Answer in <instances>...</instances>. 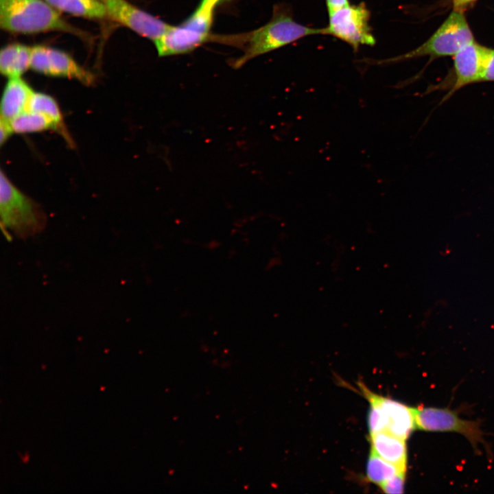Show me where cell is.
Here are the masks:
<instances>
[{
    "mask_svg": "<svg viewBox=\"0 0 494 494\" xmlns=\"http://www.w3.org/2000/svg\"><path fill=\"white\" fill-rule=\"evenodd\" d=\"M323 35V28H314L296 22L291 7L285 3L273 7L270 20L263 26L248 34L243 55L233 61L239 68L251 59L277 50L303 38Z\"/></svg>",
    "mask_w": 494,
    "mask_h": 494,
    "instance_id": "1",
    "label": "cell"
},
{
    "mask_svg": "<svg viewBox=\"0 0 494 494\" xmlns=\"http://www.w3.org/2000/svg\"><path fill=\"white\" fill-rule=\"evenodd\" d=\"M0 26L21 34L51 31L79 34L45 0H0Z\"/></svg>",
    "mask_w": 494,
    "mask_h": 494,
    "instance_id": "2",
    "label": "cell"
},
{
    "mask_svg": "<svg viewBox=\"0 0 494 494\" xmlns=\"http://www.w3.org/2000/svg\"><path fill=\"white\" fill-rule=\"evenodd\" d=\"M0 215L2 230L7 237L10 233L26 239L40 233L47 224V216L41 207L21 191L1 171Z\"/></svg>",
    "mask_w": 494,
    "mask_h": 494,
    "instance_id": "3",
    "label": "cell"
},
{
    "mask_svg": "<svg viewBox=\"0 0 494 494\" xmlns=\"http://www.w3.org/2000/svg\"><path fill=\"white\" fill-rule=\"evenodd\" d=\"M473 36L463 12L454 10L438 30L422 45L401 55L384 60H363L373 64L385 65L425 56H454Z\"/></svg>",
    "mask_w": 494,
    "mask_h": 494,
    "instance_id": "4",
    "label": "cell"
},
{
    "mask_svg": "<svg viewBox=\"0 0 494 494\" xmlns=\"http://www.w3.org/2000/svg\"><path fill=\"white\" fill-rule=\"evenodd\" d=\"M329 14L323 35H329L348 44L354 51L361 46H373L376 39L369 24L370 12L364 2L349 4Z\"/></svg>",
    "mask_w": 494,
    "mask_h": 494,
    "instance_id": "5",
    "label": "cell"
},
{
    "mask_svg": "<svg viewBox=\"0 0 494 494\" xmlns=\"http://www.w3.org/2000/svg\"><path fill=\"white\" fill-rule=\"evenodd\" d=\"M416 427L431 432H454L464 435L477 449L484 443L479 423L461 419L456 412L447 408H414Z\"/></svg>",
    "mask_w": 494,
    "mask_h": 494,
    "instance_id": "6",
    "label": "cell"
},
{
    "mask_svg": "<svg viewBox=\"0 0 494 494\" xmlns=\"http://www.w3.org/2000/svg\"><path fill=\"white\" fill-rule=\"evenodd\" d=\"M103 2L107 16L153 42L170 25L126 0H104Z\"/></svg>",
    "mask_w": 494,
    "mask_h": 494,
    "instance_id": "7",
    "label": "cell"
},
{
    "mask_svg": "<svg viewBox=\"0 0 494 494\" xmlns=\"http://www.w3.org/2000/svg\"><path fill=\"white\" fill-rule=\"evenodd\" d=\"M207 32L187 18L178 25H169L154 43L159 56L189 53L209 40Z\"/></svg>",
    "mask_w": 494,
    "mask_h": 494,
    "instance_id": "8",
    "label": "cell"
},
{
    "mask_svg": "<svg viewBox=\"0 0 494 494\" xmlns=\"http://www.w3.org/2000/svg\"><path fill=\"white\" fill-rule=\"evenodd\" d=\"M487 49L473 40L454 56L456 80L448 96L466 85L480 82Z\"/></svg>",
    "mask_w": 494,
    "mask_h": 494,
    "instance_id": "9",
    "label": "cell"
},
{
    "mask_svg": "<svg viewBox=\"0 0 494 494\" xmlns=\"http://www.w3.org/2000/svg\"><path fill=\"white\" fill-rule=\"evenodd\" d=\"M34 91L21 77L8 78L1 102V119L12 121L26 110Z\"/></svg>",
    "mask_w": 494,
    "mask_h": 494,
    "instance_id": "10",
    "label": "cell"
},
{
    "mask_svg": "<svg viewBox=\"0 0 494 494\" xmlns=\"http://www.w3.org/2000/svg\"><path fill=\"white\" fill-rule=\"evenodd\" d=\"M379 400L386 416L385 431L407 439L416 427L414 408L381 396Z\"/></svg>",
    "mask_w": 494,
    "mask_h": 494,
    "instance_id": "11",
    "label": "cell"
},
{
    "mask_svg": "<svg viewBox=\"0 0 494 494\" xmlns=\"http://www.w3.org/2000/svg\"><path fill=\"white\" fill-rule=\"evenodd\" d=\"M49 76L75 79L87 86L94 83V75L67 53L49 47Z\"/></svg>",
    "mask_w": 494,
    "mask_h": 494,
    "instance_id": "12",
    "label": "cell"
},
{
    "mask_svg": "<svg viewBox=\"0 0 494 494\" xmlns=\"http://www.w3.org/2000/svg\"><path fill=\"white\" fill-rule=\"evenodd\" d=\"M372 449L385 460L406 469L405 440L385 430L370 435Z\"/></svg>",
    "mask_w": 494,
    "mask_h": 494,
    "instance_id": "13",
    "label": "cell"
},
{
    "mask_svg": "<svg viewBox=\"0 0 494 494\" xmlns=\"http://www.w3.org/2000/svg\"><path fill=\"white\" fill-rule=\"evenodd\" d=\"M32 47L21 44H10L1 49L0 71L8 78L21 77L30 69Z\"/></svg>",
    "mask_w": 494,
    "mask_h": 494,
    "instance_id": "14",
    "label": "cell"
},
{
    "mask_svg": "<svg viewBox=\"0 0 494 494\" xmlns=\"http://www.w3.org/2000/svg\"><path fill=\"white\" fill-rule=\"evenodd\" d=\"M59 12L90 19L107 16L105 4L99 0H45Z\"/></svg>",
    "mask_w": 494,
    "mask_h": 494,
    "instance_id": "15",
    "label": "cell"
},
{
    "mask_svg": "<svg viewBox=\"0 0 494 494\" xmlns=\"http://www.w3.org/2000/svg\"><path fill=\"white\" fill-rule=\"evenodd\" d=\"M26 110L43 113L50 118L56 125L58 132L69 143L73 144L64 126L59 105L54 97L46 93L34 91L30 99Z\"/></svg>",
    "mask_w": 494,
    "mask_h": 494,
    "instance_id": "16",
    "label": "cell"
},
{
    "mask_svg": "<svg viewBox=\"0 0 494 494\" xmlns=\"http://www.w3.org/2000/svg\"><path fill=\"white\" fill-rule=\"evenodd\" d=\"M10 124L14 133L39 132L48 130L58 132L55 123L43 113L26 110L16 117Z\"/></svg>",
    "mask_w": 494,
    "mask_h": 494,
    "instance_id": "17",
    "label": "cell"
},
{
    "mask_svg": "<svg viewBox=\"0 0 494 494\" xmlns=\"http://www.w3.org/2000/svg\"><path fill=\"white\" fill-rule=\"evenodd\" d=\"M405 471V469L385 460L371 449L366 470L370 482L380 485L398 473Z\"/></svg>",
    "mask_w": 494,
    "mask_h": 494,
    "instance_id": "18",
    "label": "cell"
},
{
    "mask_svg": "<svg viewBox=\"0 0 494 494\" xmlns=\"http://www.w3.org/2000/svg\"><path fill=\"white\" fill-rule=\"evenodd\" d=\"M360 388L370 405L368 415L370 434L371 435L385 430L386 416L379 400V395L371 392L363 384L362 385V384H360Z\"/></svg>",
    "mask_w": 494,
    "mask_h": 494,
    "instance_id": "19",
    "label": "cell"
},
{
    "mask_svg": "<svg viewBox=\"0 0 494 494\" xmlns=\"http://www.w3.org/2000/svg\"><path fill=\"white\" fill-rule=\"evenodd\" d=\"M30 69L38 73L49 75V47L43 45H36L32 47Z\"/></svg>",
    "mask_w": 494,
    "mask_h": 494,
    "instance_id": "20",
    "label": "cell"
},
{
    "mask_svg": "<svg viewBox=\"0 0 494 494\" xmlns=\"http://www.w3.org/2000/svg\"><path fill=\"white\" fill-rule=\"evenodd\" d=\"M405 476V471H401L379 486L386 493H401L403 491Z\"/></svg>",
    "mask_w": 494,
    "mask_h": 494,
    "instance_id": "21",
    "label": "cell"
},
{
    "mask_svg": "<svg viewBox=\"0 0 494 494\" xmlns=\"http://www.w3.org/2000/svg\"><path fill=\"white\" fill-rule=\"evenodd\" d=\"M494 81V49H487L480 82Z\"/></svg>",
    "mask_w": 494,
    "mask_h": 494,
    "instance_id": "22",
    "label": "cell"
},
{
    "mask_svg": "<svg viewBox=\"0 0 494 494\" xmlns=\"http://www.w3.org/2000/svg\"><path fill=\"white\" fill-rule=\"evenodd\" d=\"M0 143L1 145L5 143L7 140L14 133L10 121L1 119H0Z\"/></svg>",
    "mask_w": 494,
    "mask_h": 494,
    "instance_id": "23",
    "label": "cell"
},
{
    "mask_svg": "<svg viewBox=\"0 0 494 494\" xmlns=\"http://www.w3.org/2000/svg\"><path fill=\"white\" fill-rule=\"evenodd\" d=\"M328 13L350 4L349 0H325Z\"/></svg>",
    "mask_w": 494,
    "mask_h": 494,
    "instance_id": "24",
    "label": "cell"
},
{
    "mask_svg": "<svg viewBox=\"0 0 494 494\" xmlns=\"http://www.w3.org/2000/svg\"><path fill=\"white\" fill-rule=\"evenodd\" d=\"M476 0H452L454 10L463 12Z\"/></svg>",
    "mask_w": 494,
    "mask_h": 494,
    "instance_id": "25",
    "label": "cell"
},
{
    "mask_svg": "<svg viewBox=\"0 0 494 494\" xmlns=\"http://www.w3.org/2000/svg\"><path fill=\"white\" fill-rule=\"evenodd\" d=\"M225 1L227 0H201L198 6L214 11L218 4Z\"/></svg>",
    "mask_w": 494,
    "mask_h": 494,
    "instance_id": "26",
    "label": "cell"
},
{
    "mask_svg": "<svg viewBox=\"0 0 494 494\" xmlns=\"http://www.w3.org/2000/svg\"><path fill=\"white\" fill-rule=\"evenodd\" d=\"M99 1H104V0H99Z\"/></svg>",
    "mask_w": 494,
    "mask_h": 494,
    "instance_id": "27",
    "label": "cell"
}]
</instances>
